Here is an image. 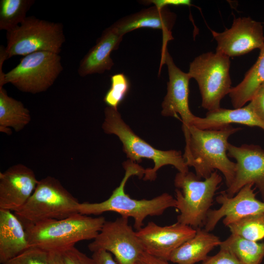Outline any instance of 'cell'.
I'll use <instances>...</instances> for the list:
<instances>
[{"label":"cell","mask_w":264,"mask_h":264,"mask_svg":"<svg viewBox=\"0 0 264 264\" xmlns=\"http://www.w3.org/2000/svg\"><path fill=\"white\" fill-rule=\"evenodd\" d=\"M241 130L230 125L212 130H202L191 125L183 130L186 143L183 157L187 166L194 168L199 179L208 178L219 170L224 176L227 188L231 186L236 164L227 155L228 140Z\"/></svg>","instance_id":"cell-1"},{"label":"cell","mask_w":264,"mask_h":264,"mask_svg":"<svg viewBox=\"0 0 264 264\" xmlns=\"http://www.w3.org/2000/svg\"><path fill=\"white\" fill-rule=\"evenodd\" d=\"M123 167L125 170V176L109 198L101 202L80 203L79 213L88 216L99 215L106 212H115L121 216L132 218L133 226L137 231L143 227L147 217L160 216L167 209L176 208V199L166 193L151 199L139 200L131 198L125 192L126 183L132 176L142 177L145 169L130 160L123 163Z\"/></svg>","instance_id":"cell-2"},{"label":"cell","mask_w":264,"mask_h":264,"mask_svg":"<svg viewBox=\"0 0 264 264\" xmlns=\"http://www.w3.org/2000/svg\"><path fill=\"white\" fill-rule=\"evenodd\" d=\"M106 221L103 216L93 218L78 213L24 227L29 248L62 253L80 241L94 240Z\"/></svg>","instance_id":"cell-3"},{"label":"cell","mask_w":264,"mask_h":264,"mask_svg":"<svg viewBox=\"0 0 264 264\" xmlns=\"http://www.w3.org/2000/svg\"><path fill=\"white\" fill-rule=\"evenodd\" d=\"M102 129L107 134L118 137L127 157L133 162L140 163L142 158L153 160L154 167L145 169L144 180H154L157 171L162 167L171 165L179 172H189V167L180 151H162L155 149L134 133L122 119L117 109L107 107Z\"/></svg>","instance_id":"cell-4"},{"label":"cell","mask_w":264,"mask_h":264,"mask_svg":"<svg viewBox=\"0 0 264 264\" xmlns=\"http://www.w3.org/2000/svg\"><path fill=\"white\" fill-rule=\"evenodd\" d=\"M79 204L57 179L47 176L39 180L28 200L14 214L25 226L78 214Z\"/></svg>","instance_id":"cell-5"},{"label":"cell","mask_w":264,"mask_h":264,"mask_svg":"<svg viewBox=\"0 0 264 264\" xmlns=\"http://www.w3.org/2000/svg\"><path fill=\"white\" fill-rule=\"evenodd\" d=\"M222 181L215 171L201 180L193 172L177 173L174 179L176 208L180 214L177 222L197 229L204 226L207 214Z\"/></svg>","instance_id":"cell-6"},{"label":"cell","mask_w":264,"mask_h":264,"mask_svg":"<svg viewBox=\"0 0 264 264\" xmlns=\"http://www.w3.org/2000/svg\"><path fill=\"white\" fill-rule=\"evenodd\" d=\"M63 25L41 20L35 16L27 17L14 29L7 31L6 59L17 55H25L39 51L59 54L66 41Z\"/></svg>","instance_id":"cell-7"},{"label":"cell","mask_w":264,"mask_h":264,"mask_svg":"<svg viewBox=\"0 0 264 264\" xmlns=\"http://www.w3.org/2000/svg\"><path fill=\"white\" fill-rule=\"evenodd\" d=\"M63 69L59 54L36 52L23 56L15 67L0 74V87L10 83L23 92H43L53 85Z\"/></svg>","instance_id":"cell-8"},{"label":"cell","mask_w":264,"mask_h":264,"mask_svg":"<svg viewBox=\"0 0 264 264\" xmlns=\"http://www.w3.org/2000/svg\"><path fill=\"white\" fill-rule=\"evenodd\" d=\"M230 57L216 52L203 53L190 63L189 72L198 83L201 106L208 111L220 108L222 99L232 88Z\"/></svg>","instance_id":"cell-9"},{"label":"cell","mask_w":264,"mask_h":264,"mask_svg":"<svg viewBox=\"0 0 264 264\" xmlns=\"http://www.w3.org/2000/svg\"><path fill=\"white\" fill-rule=\"evenodd\" d=\"M128 220L129 218L120 216L113 221H106L88 245L89 250L92 252L99 250L109 252L114 255L117 264H135L144 250Z\"/></svg>","instance_id":"cell-10"},{"label":"cell","mask_w":264,"mask_h":264,"mask_svg":"<svg viewBox=\"0 0 264 264\" xmlns=\"http://www.w3.org/2000/svg\"><path fill=\"white\" fill-rule=\"evenodd\" d=\"M217 42V52L229 57L246 54L264 46L263 26L250 17L235 19L229 29L222 32L211 30Z\"/></svg>","instance_id":"cell-11"},{"label":"cell","mask_w":264,"mask_h":264,"mask_svg":"<svg viewBox=\"0 0 264 264\" xmlns=\"http://www.w3.org/2000/svg\"><path fill=\"white\" fill-rule=\"evenodd\" d=\"M227 155L236 160L234 180L225 191L228 196L232 197L245 185L252 184L264 200V150L254 144L238 147L229 143Z\"/></svg>","instance_id":"cell-12"},{"label":"cell","mask_w":264,"mask_h":264,"mask_svg":"<svg viewBox=\"0 0 264 264\" xmlns=\"http://www.w3.org/2000/svg\"><path fill=\"white\" fill-rule=\"evenodd\" d=\"M136 233L145 252L168 261L175 249L195 235L196 229L178 222L162 226L150 221Z\"/></svg>","instance_id":"cell-13"},{"label":"cell","mask_w":264,"mask_h":264,"mask_svg":"<svg viewBox=\"0 0 264 264\" xmlns=\"http://www.w3.org/2000/svg\"><path fill=\"white\" fill-rule=\"evenodd\" d=\"M253 186L252 184L245 185L232 197L228 196L225 191L221 192L216 198L221 206L218 209L209 210L204 229L208 232L212 231L222 218L223 224L227 226L245 217L264 213V201L256 198Z\"/></svg>","instance_id":"cell-14"},{"label":"cell","mask_w":264,"mask_h":264,"mask_svg":"<svg viewBox=\"0 0 264 264\" xmlns=\"http://www.w3.org/2000/svg\"><path fill=\"white\" fill-rule=\"evenodd\" d=\"M167 65L169 74L167 91L162 103L161 114L164 116L177 117L182 122V130L192 125L196 116L189 106V84L191 78L188 73L181 71L174 63L167 48L162 50L161 63Z\"/></svg>","instance_id":"cell-15"},{"label":"cell","mask_w":264,"mask_h":264,"mask_svg":"<svg viewBox=\"0 0 264 264\" xmlns=\"http://www.w3.org/2000/svg\"><path fill=\"white\" fill-rule=\"evenodd\" d=\"M39 180L34 171L19 163L0 173V209H20L30 197Z\"/></svg>","instance_id":"cell-16"},{"label":"cell","mask_w":264,"mask_h":264,"mask_svg":"<svg viewBox=\"0 0 264 264\" xmlns=\"http://www.w3.org/2000/svg\"><path fill=\"white\" fill-rule=\"evenodd\" d=\"M176 15L167 7L159 9L153 6L125 17L112 24L118 33L124 36L127 33L140 28L161 30L163 34L162 49L166 48L168 41L173 39L171 30Z\"/></svg>","instance_id":"cell-17"},{"label":"cell","mask_w":264,"mask_h":264,"mask_svg":"<svg viewBox=\"0 0 264 264\" xmlns=\"http://www.w3.org/2000/svg\"><path fill=\"white\" fill-rule=\"evenodd\" d=\"M123 36L110 25L105 29L91 47L80 61L78 73L81 77L103 73L111 69L114 63L110 57L112 51L119 47Z\"/></svg>","instance_id":"cell-18"},{"label":"cell","mask_w":264,"mask_h":264,"mask_svg":"<svg viewBox=\"0 0 264 264\" xmlns=\"http://www.w3.org/2000/svg\"><path fill=\"white\" fill-rule=\"evenodd\" d=\"M28 248L21 220L11 211L0 209V263H5Z\"/></svg>","instance_id":"cell-19"},{"label":"cell","mask_w":264,"mask_h":264,"mask_svg":"<svg viewBox=\"0 0 264 264\" xmlns=\"http://www.w3.org/2000/svg\"><path fill=\"white\" fill-rule=\"evenodd\" d=\"M231 124L258 127L264 131V122L254 113L248 105L234 109L220 108L208 111L204 117L196 116L191 125L202 130H212Z\"/></svg>","instance_id":"cell-20"},{"label":"cell","mask_w":264,"mask_h":264,"mask_svg":"<svg viewBox=\"0 0 264 264\" xmlns=\"http://www.w3.org/2000/svg\"><path fill=\"white\" fill-rule=\"evenodd\" d=\"M219 237L205 229H196L195 235L172 253L169 261L177 264H195L203 261L215 247L220 246Z\"/></svg>","instance_id":"cell-21"},{"label":"cell","mask_w":264,"mask_h":264,"mask_svg":"<svg viewBox=\"0 0 264 264\" xmlns=\"http://www.w3.org/2000/svg\"><path fill=\"white\" fill-rule=\"evenodd\" d=\"M30 111L23 104L10 96L0 87V132L11 134L22 130L31 121Z\"/></svg>","instance_id":"cell-22"},{"label":"cell","mask_w":264,"mask_h":264,"mask_svg":"<svg viewBox=\"0 0 264 264\" xmlns=\"http://www.w3.org/2000/svg\"><path fill=\"white\" fill-rule=\"evenodd\" d=\"M264 83V46L253 66L245 74L242 81L232 87L229 95L234 109L243 107L251 100L259 88Z\"/></svg>","instance_id":"cell-23"},{"label":"cell","mask_w":264,"mask_h":264,"mask_svg":"<svg viewBox=\"0 0 264 264\" xmlns=\"http://www.w3.org/2000/svg\"><path fill=\"white\" fill-rule=\"evenodd\" d=\"M220 249L231 252L243 264H260L264 257V243L245 239L231 234L221 242Z\"/></svg>","instance_id":"cell-24"},{"label":"cell","mask_w":264,"mask_h":264,"mask_svg":"<svg viewBox=\"0 0 264 264\" xmlns=\"http://www.w3.org/2000/svg\"><path fill=\"white\" fill-rule=\"evenodd\" d=\"M34 0H0V30L10 31L22 23Z\"/></svg>","instance_id":"cell-25"},{"label":"cell","mask_w":264,"mask_h":264,"mask_svg":"<svg viewBox=\"0 0 264 264\" xmlns=\"http://www.w3.org/2000/svg\"><path fill=\"white\" fill-rule=\"evenodd\" d=\"M227 227L231 234L257 242L264 238V213L245 217Z\"/></svg>","instance_id":"cell-26"},{"label":"cell","mask_w":264,"mask_h":264,"mask_svg":"<svg viewBox=\"0 0 264 264\" xmlns=\"http://www.w3.org/2000/svg\"><path fill=\"white\" fill-rule=\"evenodd\" d=\"M130 87V81L124 73L111 76L110 87L105 95L104 102L108 107L117 109L128 93Z\"/></svg>","instance_id":"cell-27"},{"label":"cell","mask_w":264,"mask_h":264,"mask_svg":"<svg viewBox=\"0 0 264 264\" xmlns=\"http://www.w3.org/2000/svg\"><path fill=\"white\" fill-rule=\"evenodd\" d=\"M2 264H50L49 254L38 248L29 247Z\"/></svg>","instance_id":"cell-28"},{"label":"cell","mask_w":264,"mask_h":264,"mask_svg":"<svg viewBox=\"0 0 264 264\" xmlns=\"http://www.w3.org/2000/svg\"><path fill=\"white\" fill-rule=\"evenodd\" d=\"M61 253L66 264H96L92 257H88L75 246Z\"/></svg>","instance_id":"cell-29"},{"label":"cell","mask_w":264,"mask_h":264,"mask_svg":"<svg viewBox=\"0 0 264 264\" xmlns=\"http://www.w3.org/2000/svg\"><path fill=\"white\" fill-rule=\"evenodd\" d=\"M201 264H243L231 252L223 249L216 255L208 256Z\"/></svg>","instance_id":"cell-30"},{"label":"cell","mask_w":264,"mask_h":264,"mask_svg":"<svg viewBox=\"0 0 264 264\" xmlns=\"http://www.w3.org/2000/svg\"><path fill=\"white\" fill-rule=\"evenodd\" d=\"M248 105L254 113L264 122V83L259 88Z\"/></svg>","instance_id":"cell-31"},{"label":"cell","mask_w":264,"mask_h":264,"mask_svg":"<svg viewBox=\"0 0 264 264\" xmlns=\"http://www.w3.org/2000/svg\"><path fill=\"white\" fill-rule=\"evenodd\" d=\"M147 4H154L158 8L167 7L168 5H191V1L188 0H149L143 1Z\"/></svg>","instance_id":"cell-32"},{"label":"cell","mask_w":264,"mask_h":264,"mask_svg":"<svg viewBox=\"0 0 264 264\" xmlns=\"http://www.w3.org/2000/svg\"><path fill=\"white\" fill-rule=\"evenodd\" d=\"M92 258L96 264H117L111 253L104 250L93 252Z\"/></svg>","instance_id":"cell-33"},{"label":"cell","mask_w":264,"mask_h":264,"mask_svg":"<svg viewBox=\"0 0 264 264\" xmlns=\"http://www.w3.org/2000/svg\"><path fill=\"white\" fill-rule=\"evenodd\" d=\"M135 264H169L167 261L154 257L145 251L141 254Z\"/></svg>","instance_id":"cell-34"},{"label":"cell","mask_w":264,"mask_h":264,"mask_svg":"<svg viewBox=\"0 0 264 264\" xmlns=\"http://www.w3.org/2000/svg\"><path fill=\"white\" fill-rule=\"evenodd\" d=\"M50 264H66L62 254L59 252H48Z\"/></svg>","instance_id":"cell-35"}]
</instances>
